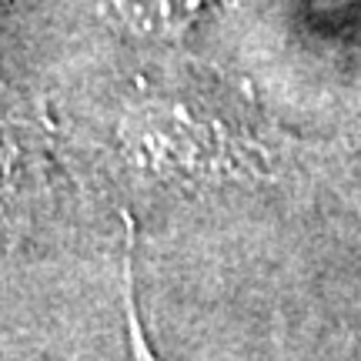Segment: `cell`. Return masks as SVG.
Returning <instances> with one entry per match:
<instances>
[{"label": "cell", "mask_w": 361, "mask_h": 361, "mask_svg": "<svg viewBox=\"0 0 361 361\" xmlns=\"http://www.w3.org/2000/svg\"><path fill=\"white\" fill-rule=\"evenodd\" d=\"M121 154L130 168L171 184H207L255 171V154L234 130L178 101H144L121 117Z\"/></svg>", "instance_id": "6da1fadb"}, {"label": "cell", "mask_w": 361, "mask_h": 361, "mask_svg": "<svg viewBox=\"0 0 361 361\" xmlns=\"http://www.w3.org/2000/svg\"><path fill=\"white\" fill-rule=\"evenodd\" d=\"M201 0H104L107 17L134 37H174L194 20Z\"/></svg>", "instance_id": "7a4b0ae2"}, {"label": "cell", "mask_w": 361, "mask_h": 361, "mask_svg": "<svg viewBox=\"0 0 361 361\" xmlns=\"http://www.w3.org/2000/svg\"><path fill=\"white\" fill-rule=\"evenodd\" d=\"M121 305H124V328H128V361H164L157 355L151 335L144 331V318L141 308H137V288H134V264H130V241H128V255H124Z\"/></svg>", "instance_id": "3957f363"}]
</instances>
